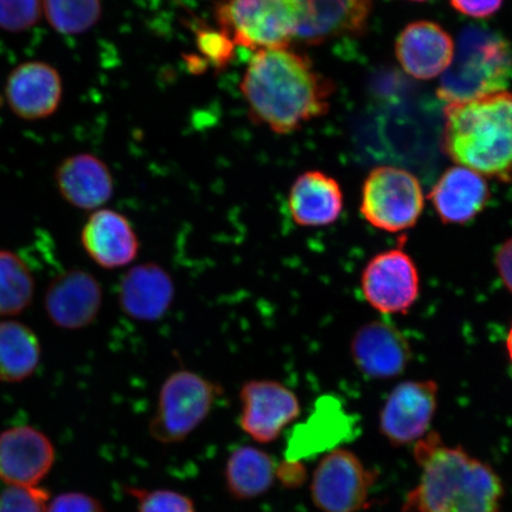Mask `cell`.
<instances>
[{"instance_id":"cell-22","label":"cell","mask_w":512,"mask_h":512,"mask_svg":"<svg viewBox=\"0 0 512 512\" xmlns=\"http://www.w3.org/2000/svg\"><path fill=\"white\" fill-rule=\"evenodd\" d=\"M344 197L335 178L322 171H307L293 182L288 194V210L299 227L330 226L341 216Z\"/></svg>"},{"instance_id":"cell-31","label":"cell","mask_w":512,"mask_h":512,"mask_svg":"<svg viewBox=\"0 0 512 512\" xmlns=\"http://www.w3.org/2000/svg\"><path fill=\"white\" fill-rule=\"evenodd\" d=\"M197 47L217 69L227 67L234 56L235 44L220 29L197 31Z\"/></svg>"},{"instance_id":"cell-35","label":"cell","mask_w":512,"mask_h":512,"mask_svg":"<svg viewBox=\"0 0 512 512\" xmlns=\"http://www.w3.org/2000/svg\"><path fill=\"white\" fill-rule=\"evenodd\" d=\"M495 265L499 278L512 293V238L505 241L495 256Z\"/></svg>"},{"instance_id":"cell-16","label":"cell","mask_w":512,"mask_h":512,"mask_svg":"<svg viewBox=\"0 0 512 512\" xmlns=\"http://www.w3.org/2000/svg\"><path fill=\"white\" fill-rule=\"evenodd\" d=\"M55 448L46 434L31 426L0 433V480L14 486H32L48 475Z\"/></svg>"},{"instance_id":"cell-36","label":"cell","mask_w":512,"mask_h":512,"mask_svg":"<svg viewBox=\"0 0 512 512\" xmlns=\"http://www.w3.org/2000/svg\"><path fill=\"white\" fill-rule=\"evenodd\" d=\"M507 348H508V354L510 357V361L512 363V326L509 331L508 339H507Z\"/></svg>"},{"instance_id":"cell-13","label":"cell","mask_w":512,"mask_h":512,"mask_svg":"<svg viewBox=\"0 0 512 512\" xmlns=\"http://www.w3.org/2000/svg\"><path fill=\"white\" fill-rule=\"evenodd\" d=\"M296 41L318 46L336 38L355 37L368 29L375 0H297Z\"/></svg>"},{"instance_id":"cell-30","label":"cell","mask_w":512,"mask_h":512,"mask_svg":"<svg viewBox=\"0 0 512 512\" xmlns=\"http://www.w3.org/2000/svg\"><path fill=\"white\" fill-rule=\"evenodd\" d=\"M49 492L34 486H11L0 494V512H48Z\"/></svg>"},{"instance_id":"cell-33","label":"cell","mask_w":512,"mask_h":512,"mask_svg":"<svg viewBox=\"0 0 512 512\" xmlns=\"http://www.w3.org/2000/svg\"><path fill=\"white\" fill-rule=\"evenodd\" d=\"M452 8L471 18L484 19L497 14L505 0H450Z\"/></svg>"},{"instance_id":"cell-4","label":"cell","mask_w":512,"mask_h":512,"mask_svg":"<svg viewBox=\"0 0 512 512\" xmlns=\"http://www.w3.org/2000/svg\"><path fill=\"white\" fill-rule=\"evenodd\" d=\"M512 82V48L507 38L469 25L460 32L456 54L441 78L438 96L447 105L507 91Z\"/></svg>"},{"instance_id":"cell-3","label":"cell","mask_w":512,"mask_h":512,"mask_svg":"<svg viewBox=\"0 0 512 512\" xmlns=\"http://www.w3.org/2000/svg\"><path fill=\"white\" fill-rule=\"evenodd\" d=\"M444 149L459 166L512 181V93L483 96L445 108Z\"/></svg>"},{"instance_id":"cell-37","label":"cell","mask_w":512,"mask_h":512,"mask_svg":"<svg viewBox=\"0 0 512 512\" xmlns=\"http://www.w3.org/2000/svg\"><path fill=\"white\" fill-rule=\"evenodd\" d=\"M409 2L422 3L427 2V0H409Z\"/></svg>"},{"instance_id":"cell-10","label":"cell","mask_w":512,"mask_h":512,"mask_svg":"<svg viewBox=\"0 0 512 512\" xmlns=\"http://www.w3.org/2000/svg\"><path fill=\"white\" fill-rule=\"evenodd\" d=\"M364 298L382 313H406L420 293V277L413 259L395 248L374 256L362 273Z\"/></svg>"},{"instance_id":"cell-2","label":"cell","mask_w":512,"mask_h":512,"mask_svg":"<svg viewBox=\"0 0 512 512\" xmlns=\"http://www.w3.org/2000/svg\"><path fill=\"white\" fill-rule=\"evenodd\" d=\"M414 457L421 477L407 495L403 511L498 512L503 483L488 464L462 447L444 444L435 432L418 440Z\"/></svg>"},{"instance_id":"cell-26","label":"cell","mask_w":512,"mask_h":512,"mask_svg":"<svg viewBox=\"0 0 512 512\" xmlns=\"http://www.w3.org/2000/svg\"><path fill=\"white\" fill-rule=\"evenodd\" d=\"M35 278L21 256L0 249V318L28 310L35 298Z\"/></svg>"},{"instance_id":"cell-9","label":"cell","mask_w":512,"mask_h":512,"mask_svg":"<svg viewBox=\"0 0 512 512\" xmlns=\"http://www.w3.org/2000/svg\"><path fill=\"white\" fill-rule=\"evenodd\" d=\"M240 401L239 426L260 444L273 443L302 413L297 394L275 380L243 383Z\"/></svg>"},{"instance_id":"cell-19","label":"cell","mask_w":512,"mask_h":512,"mask_svg":"<svg viewBox=\"0 0 512 512\" xmlns=\"http://www.w3.org/2000/svg\"><path fill=\"white\" fill-rule=\"evenodd\" d=\"M351 355L363 374L371 379L387 380L406 370L412 350L394 325L375 320L356 332L351 342Z\"/></svg>"},{"instance_id":"cell-34","label":"cell","mask_w":512,"mask_h":512,"mask_svg":"<svg viewBox=\"0 0 512 512\" xmlns=\"http://www.w3.org/2000/svg\"><path fill=\"white\" fill-rule=\"evenodd\" d=\"M305 466L300 462H284L277 466V477L288 489L299 488L306 480Z\"/></svg>"},{"instance_id":"cell-21","label":"cell","mask_w":512,"mask_h":512,"mask_svg":"<svg viewBox=\"0 0 512 512\" xmlns=\"http://www.w3.org/2000/svg\"><path fill=\"white\" fill-rule=\"evenodd\" d=\"M430 200L441 221L465 224L482 213L490 200V189L482 175L453 166L435 183Z\"/></svg>"},{"instance_id":"cell-17","label":"cell","mask_w":512,"mask_h":512,"mask_svg":"<svg viewBox=\"0 0 512 512\" xmlns=\"http://www.w3.org/2000/svg\"><path fill=\"white\" fill-rule=\"evenodd\" d=\"M175 297L174 279L155 262L133 266L120 279V310L136 322H158L170 311Z\"/></svg>"},{"instance_id":"cell-8","label":"cell","mask_w":512,"mask_h":512,"mask_svg":"<svg viewBox=\"0 0 512 512\" xmlns=\"http://www.w3.org/2000/svg\"><path fill=\"white\" fill-rule=\"evenodd\" d=\"M376 473L348 450H335L319 463L311 484L312 501L323 512H357L368 507Z\"/></svg>"},{"instance_id":"cell-24","label":"cell","mask_w":512,"mask_h":512,"mask_svg":"<svg viewBox=\"0 0 512 512\" xmlns=\"http://www.w3.org/2000/svg\"><path fill=\"white\" fill-rule=\"evenodd\" d=\"M42 345L36 332L17 320L0 322V382L21 383L40 367Z\"/></svg>"},{"instance_id":"cell-25","label":"cell","mask_w":512,"mask_h":512,"mask_svg":"<svg viewBox=\"0 0 512 512\" xmlns=\"http://www.w3.org/2000/svg\"><path fill=\"white\" fill-rule=\"evenodd\" d=\"M343 413L337 412L330 406L318 407L306 424L293 431L288 439L286 450L287 462H300L309 459L329 448L341 443L348 433Z\"/></svg>"},{"instance_id":"cell-12","label":"cell","mask_w":512,"mask_h":512,"mask_svg":"<svg viewBox=\"0 0 512 512\" xmlns=\"http://www.w3.org/2000/svg\"><path fill=\"white\" fill-rule=\"evenodd\" d=\"M104 304V290L92 273L81 268L57 274L44 294V310L51 323L63 330L92 325Z\"/></svg>"},{"instance_id":"cell-11","label":"cell","mask_w":512,"mask_h":512,"mask_svg":"<svg viewBox=\"0 0 512 512\" xmlns=\"http://www.w3.org/2000/svg\"><path fill=\"white\" fill-rule=\"evenodd\" d=\"M438 390L434 381L398 384L380 414L383 437L394 446H405L424 437L437 412Z\"/></svg>"},{"instance_id":"cell-28","label":"cell","mask_w":512,"mask_h":512,"mask_svg":"<svg viewBox=\"0 0 512 512\" xmlns=\"http://www.w3.org/2000/svg\"><path fill=\"white\" fill-rule=\"evenodd\" d=\"M137 501L138 512H196L192 499L172 490L127 488Z\"/></svg>"},{"instance_id":"cell-23","label":"cell","mask_w":512,"mask_h":512,"mask_svg":"<svg viewBox=\"0 0 512 512\" xmlns=\"http://www.w3.org/2000/svg\"><path fill=\"white\" fill-rule=\"evenodd\" d=\"M277 466L271 454L261 448L236 447L230 453L224 471L230 496L247 501L265 495L277 477Z\"/></svg>"},{"instance_id":"cell-20","label":"cell","mask_w":512,"mask_h":512,"mask_svg":"<svg viewBox=\"0 0 512 512\" xmlns=\"http://www.w3.org/2000/svg\"><path fill=\"white\" fill-rule=\"evenodd\" d=\"M55 182L64 201L87 211L104 208L115 190L110 168L91 153H78L63 159L57 166Z\"/></svg>"},{"instance_id":"cell-1","label":"cell","mask_w":512,"mask_h":512,"mask_svg":"<svg viewBox=\"0 0 512 512\" xmlns=\"http://www.w3.org/2000/svg\"><path fill=\"white\" fill-rule=\"evenodd\" d=\"M240 91L249 119L285 136L328 113L335 86L317 72L309 57L277 48L255 51Z\"/></svg>"},{"instance_id":"cell-32","label":"cell","mask_w":512,"mask_h":512,"mask_svg":"<svg viewBox=\"0 0 512 512\" xmlns=\"http://www.w3.org/2000/svg\"><path fill=\"white\" fill-rule=\"evenodd\" d=\"M48 512H106L102 504L92 496L69 492L54 499Z\"/></svg>"},{"instance_id":"cell-7","label":"cell","mask_w":512,"mask_h":512,"mask_svg":"<svg viewBox=\"0 0 512 512\" xmlns=\"http://www.w3.org/2000/svg\"><path fill=\"white\" fill-rule=\"evenodd\" d=\"M424 207V191L411 172L395 166H379L364 181L361 214L377 229L388 233L411 229Z\"/></svg>"},{"instance_id":"cell-14","label":"cell","mask_w":512,"mask_h":512,"mask_svg":"<svg viewBox=\"0 0 512 512\" xmlns=\"http://www.w3.org/2000/svg\"><path fill=\"white\" fill-rule=\"evenodd\" d=\"M63 96L61 75L51 64H19L5 83V98L12 113L24 120H42L59 110Z\"/></svg>"},{"instance_id":"cell-27","label":"cell","mask_w":512,"mask_h":512,"mask_svg":"<svg viewBox=\"0 0 512 512\" xmlns=\"http://www.w3.org/2000/svg\"><path fill=\"white\" fill-rule=\"evenodd\" d=\"M43 15L62 35H81L100 22L101 0H43Z\"/></svg>"},{"instance_id":"cell-18","label":"cell","mask_w":512,"mask_h":512,"mask_svg":"<svg viewBox=\"0 0 512 512\" xmlns=\"http://www.w3.org/2000/svg\"><path fill=\"white\" fill-rule=\"evenodd\" d=\"M454 50L452 36L431 21L408 24L395 43L400 66L418 80H432L444 74L453 60Z\"/></svg>"},{"instance_id":"cell-6","label":"cell","mask_w":512,"mask_h":512,"mask_svg":"<svg viewBox=\"0 0 512 512\" xmlns=\"http://www.w3.org/2000/svg\"><path fill=\"white\" fill-rule=\"evenodd\" d=\"M223 393L220 383L195 371H174L159 389L151 437L165 445L182 443L206 421Z\"/></svg>"},{"instance_id":"cell-29","label":"cell","mask_w":512,"mask_h":512,"mask_svg":"<svg viewBox=\"0 0 512 512\" xmlns=\"http://www.w3.org/2000/svg\"><path fill=\"white\" fill-rule=\"evenodd\" d=\"M43 16V0H0V29L24 32Z\"/></svg>"},{"instance_id":"cell-5","label":"cell","mask_w":512,"mask_h":512,"mask_svg":"<svg viewBox=\"0 0 512 512\" xmlns=\"http://www.w3.org/2000/svg\"><path fill=\"white\" fill-rule=\"evenodd\" d=\"M217 29L254 51L290 48L299 27L297 0H219Z\"/></svg>"},{"instance_id":"cell-15","label":"cell","mask_w":512,"mask_h":512,"mask_svg":"<svg viewBox=\"0 0 512 512\" xmlns=\"http://www.w3.org/2000/svg\"><path fill=\"white\" fill-rule=\"evenodd\" d=\"M81 245L94 264L104 270H120L137 259L140 242L136 229L119 211H92L81 230Z\"/></svg>"}]
</instances>
